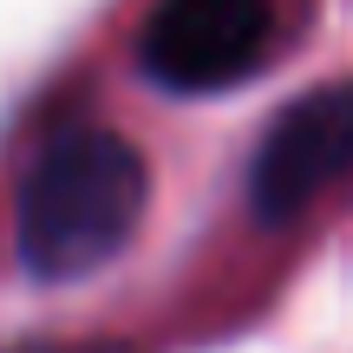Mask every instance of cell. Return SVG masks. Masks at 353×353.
I'll return each instance as SVG.
<instances>
[{
	"label": "cell",
	"instance_id": "obj_1",
	"mask_svg": "<svg viewBox=\"0 0 353 353\" xmlns=\"http://www.w3.org/2000/svg\"><path fill=\"white\" fill-rule=\"evenodd\" d=\"M151 196L138 144L105 125H65L39 144L13 196V242L39 281H79L131 242Z\"/></svg>",
	"mask_w": 353,
	"mask_h": 353
},
{
	"label": "cell",
	"instance_id": "obj_2",
	"mask_svg": "<svg viewBox=\"0 0 353 353\" xmlns=\"http://www.w3.org/2000/svg\"><path fill=\"white\" fill-rule=\"evenodd\" d=\"M347 170H353V79H334V85L288 99L262 125L242 190L262 223H294Z\"/></svg>",
	"mask_w": 353,
	"mask_h": 353
},
{
	"label": "cell",
	"instance_id": "obj_3",
	"mask_svg": "<svg viewBox=\"0 0 353 353\" xmlns=\"http://www.w3.org/2000/svg\"><path fill=\"white\" fill-rule=\"evenodd\" d=\"M275 7L268 0H157L138 33V65L164 92H229L268 59Z\"/></svg>",
	"mask_w": 353,
	"mask_h": 353
},
{
	"label": "cell",
	"instance_id": "obj_4",
	"mask_svg": "<svg viewBox=\"0 0 353 353\" xmlns=\"http://www.w3.org/2000/svg\"><path fill=\"white\" fill-rule=\"evenodd\" d=\"M13 353H131L112 341H39V347H13Z\"/></svg>",
	"mask_w": 353,
	"mask_h": 353
}]
</instances>
